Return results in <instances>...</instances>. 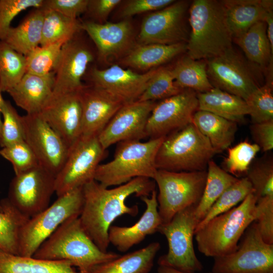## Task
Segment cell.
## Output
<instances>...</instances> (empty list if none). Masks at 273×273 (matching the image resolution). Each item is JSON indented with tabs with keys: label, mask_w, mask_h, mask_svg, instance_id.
I'll list each match as a JSON object with an SVG mask.
<instances>
[{
	"label": "cell",
	"mask_w": 273,
	"mask_h": 273,
	"mask_svg": "<svg viewBox=\"0 0 273 273\" xmlns=\"http://www.w3.org/2000/svg\"><path fill=\"white\" fill-rule=\"evenodd\" d=\"M44 0H0V41L3 40L14 18L27 9L40 8Z\"/></svg>",
	"instance_id": "cell-46"
},
{
	"label": "cell",
	"mask_w": 273,
	"mask_h": 273,
	"mask_svg": "<svg viewBox=\"0 0 273 273\" xmlns=\"http://www.w3.org/2000/svg\"><path fill=\"white\" fill-rule=\"evenodd\" d=\"M0 209H1V206H0Z\"/></svg>",
	"instance_id": "cell-55"
},
{
	"label": "cell",
	"mask_w": 273,
	"mask_h": 273,
	"mask_svg": "<svg viewBox=\"0 0 273 273\" xmlns=\"http://www.w3.org/2000/svg\"><path fill=\"white\" fill-rule=\"evenodd\" d=\"M246 177L251 183L256 199L273 196V162L272 159L260 160L250 166Z\"/></svg>",
	"instance_id": "cell-44"
},
{
	"label": "cell",
	"mask_w": 273,
	"mask_h": 273,
	"mask_svg": "<svg viewBox=\"0 0 273 273\" xmlns=\"http://www.w3.org/2000/svg\"><path fill=\"white\" fill-rule=\"evenodd\" d=\"M39 114L69 147L81 135L82 106L79 91L53 93Z\"/></svg>",
	"instance_id": "cell-20"
},
{
	"label": "cell",
	"mask_w": 273,
	"mask_h": 273,
	"mask_svg": "<svg viewBox=\"0 0 273 273\" xmlns=\"http://www.w3.org/2000/svg\"><path fill=\"white\" fill-rule=\"evenodd\" d=\"M253 193L252 186L246 176L239 178L216 200L205 217L196 226L195 232L204 226L210 219L235 207L249 194Z\"/></svg>",
	"instance_id": "cell-38"
},
{
	"label": "cell",
	"mask_w": 273,
	"mask_h": 273,
	"mask_svg": "<svg viewBox=\"0 0 273 273\" xmlns=\"http://www.w3.org/2000/svg\"><path fill=\"white\" fill-rule=\"evenodd\" d=\"M208 273H212V272H208Z\"/></svg>",
	"instance_id": "cell-54"
},
{
	"label": "cell",
	"mask_w": 273,
	"mask_h": 273,
	"mask_svg": "<svg viewBox=\"0 0 273 273\" xmlns=\"http://www.w3.org/2000/svg\"><path fill=\"white\" fill-rule=\"evenodd\" d=\"M157 273H187L174 268L164 265H159Z\"/></svg>",
	"instance_id": "cell-52"
},
{
	"label": "cell",
	"mask_w": 273,
	"mask_h": 273,
	"mask_svg": "<svg viewBox=\"0 0 273 273\" xmlns=\"http://www.w3.org/2000/svg\"><path fill=\"white\" fill-rule=\"evenodd\" d=\"M190 5L187 1H175L167 7L146 15L137 37L138 44L187 43L189 31L186 15Z\"/></svg>",
	"instance_id": "cell-14"
},
{
	"label": "cell",
	"mask_w": 273,
	"mask_h": 273,
	"mask_svg": "<svg viewBox=\"0 0 273 273\" xmlns=\"http://www.w3.org/2000/svg\"><path fill=\"white\" fill-rule=\"evenodd\" d=\"M197 93L184 89L178 94L156 103L147 121L146 136L165 137L192 123L198 110Z\"/></svg>",
	"instance_id": "cell-15"
},
{
	"label": "cell",
	"mask_w": 273,
	"mask_h": 273,
	"mask_svg": "<svg viewBox=\"0 0 273 273\" xmlns=\"http://www.w3.org/2000/svg\"><path fill=\"white\" fill-rule=\"evenodd\" d=\"M154 101H136L124 104L98 136L105 150L116 143L140 140L146 136L149 117L156 105Z\"/></svg>",
	"instance_id": "cell-19"
},
{
	"label": "cell",
	"mask_w": 273,
	"mask_h": 273,
	"mask_svg": "<svg viewBox=\"0 0 273 273\" xmlns=\"http://www.w3.org/2000/svg\"><path fill=\"white\" fill-rule=\"evenodd\" d=\"M82 187L62 196L46 209L29 218L19 237V255L33 257L40 246L66 220L79 217L83 206Z\"/></svg>",
	"instance_id": "cell-7"
},
{
	"label": "cell",
	"mask_w": 273,
	"mask_h": 273,
	"mask_svg": "<svg viewBox=\"0 0 273 273\" xmlns=\"http://www.w3.org/2000/svg\"><path fill=\"white\" fill-rule=\"evenodd\" d=\"M121 3V0H88L84 14L90 18L87 21L104 23L111 12Z\"/></svg>",
	"instance_id": "cell-49"
},
{
	"label": "cell",
	"mask_w": 273,
	"mask_h": 273,
	"mask_svg": "<svg viewBox=\"0 0 273 273\" xmlns=\"http://www.w3.org/2000/svg\"><path fill=\"white\" fill-rule=\"evenodd\" d=\"M120 255L101 251L82 228L79 217L62 223L37 249L33 257L50 261L67 260L78 273H89L96 266Z\"/></svg>",
	"instance_id": "cell-3"
},
{
	"label": "cell",
	"mask_w": 273,
	"mask_h": 273,
	"mask_svg": "<svg viewBox=\"0 0 273 273\" xmlns=\"http://www.w3.org/2000/svg\"><path fill=\"white\" fill-rule=\"evenodd\" d=\"M198 110L210 112L229 120L242 122L249 111L241 98L213 87L209 92L197 93Z\"/></svg>",
	"instance_id": "cell-28"
},
{
	"label": "cell",
	"mask_w": 273,
	"mask_h": 273,
	"mask_svg": "<svg viewBox=\"0 0 273 273\" xmlns=\"http://www.w3.org/2000/svg\"><path fill=\"white\" fill-rule=\"evenodd\" d=\"M256 197L251 193L239 205L213 217L195 232L199 251L213 258L235 251L244 232L256 220Z\"/></svg>",
	"instance_id": "cell-4"
},
{
	"label": "cell",
	"mask_w": 273,
	"mask_h": 273,
	"mask_svg": "<svg viewBox=\"0 0 273 273\" xmlns=\"http://www.w3.org/2000/svg\"><path fill=\"white\" fill-rule=\"evenodd\" d=\"M0 249L19 255L21 230L29 218L5 198L0 200Z\"/></svg>",
	"instance_id": "cell-35"
},
{
	"label": "cell",
	"mask_w": 273,
	"mask_h": 273,
	"mask_svg": "<svg viewBox=\"0 0 273 273\" xmlns=\"http://www.w3.org/2000/svg\"><path fill=\"white\" fill-rule=\"evenodd\" d=\"M79 94L82 106L81 135L98 136L124 104L88 84H85Z\"/></svg>",
	"instance_id": "cell-22"
},
{
	"label": "cell",
	"mask_w": 273,
	"mask_h": 273,
	"mask_svg": "<svg viewBox=\"0 0 273 273\" xmlns=\"http://www.w3.org/2000/svg\"><path fill=\"white\" fill-rule=\"evenodd\" d=\"M155 186L153 179L139 177L112 189L95 179L82 187L83 204L79 219L84 231L101 251L107 252L108 232L113 221L122 215L135 216L139 213L138 205L128 206L126 199L132 195L140 198L150 196Z\"/></svg>",
	"instance_id": "cell-1"
},
{
	"label": "cell",
	"mask_w": 273,
	"mask_h": 273,
	"mask_svg": "<svg viewBox=\"0 0 273 273\" xmlns=\"http://www.w3.org/2000/svg\"><path fill=\"white\" fill-rule=\"evenodd\" d=\"M171 70L175 85L182 89L204 93L214 87L207 74L206 60H194L186 55L176 62Z\"/></svg>",
	"instance_id": "cell-33"
},
{
	"label": "cell",
	"mask_w": 273,
	"mask_h": 273,
	"mask_svg": "<svg viewBox=\"0 0 273 273\" xmlns=\"http://www.w3.org/2000/svg\"><path fill=\"white\" fill-rule=\"evenodd\" d=\"M192 123L217 153L230 148L237 130V123L204 110L196 112Z\"/></svg>",
	"instance_id": "cell-30"
},
{
	"label": "cell",
	"mask_w": 273,
	"mask_h": 273,
	"mask_svg": "<svg viewBox=\"0 0 273 273\" xmlns=\"http://www.w3.org/2000/svg\"><path fill=\"white\" fill-rule=\"evenodd\" d=\"M88 0H44L41 8L58 12L66 17L77 19L86 11Z\"/></svg>",
	"instance_id": "cell-48"
},
{
	"label": "cell",
	"mask_w": 273,
	"mask_h": 273,
	"mask_svg": "<svg viewBox=\"0 0 273 273\" xmlns=\"http://www.w3.org/2000/svg\"><path fill=\"white\" fill-rule=\"evenodd\" d=\"M188 13L190 31L186 52L190 58L207 60L233 47L221 1L194 0Z\"/></svg>",
	"instance_id": "cell-2"
},
{
	"label": "cell",
	"mask_w": 273,
	"mask_h": 273,
	"mask_svg": "<svg viewBox=\"0 0 273 273\" xmlns=\"http://www.w3.org/2000/svg\"><path fill=\"white\" fill-rule=\"evenodd\" d=\"M3 98L2 96L1 95V91L0 90V146H2V120L1 118V104L2 101L3 100Z\"/></svg>",
	"instance_id": "cell-53"
},
{
	"label": "cell",
	"mask_w": 273,
	"mask_h": 273,
	"mask_svg": "<svg viewBox=\"0 0 273 273\" xmlns=\"http://www.w3.org/2000/svg\"><path fill=\"white\" fill-rule=\"evenodd\" d=\"M65 42L38 46L26 57V73L44 75L54 71Z\"/></svg>",
	"instance_id": "cell-39"
},
{
	"label": "cell",
	"mask_w": 273,
	"mask_h": 273,
	"mask_svg": "<svg viewBox=\"0 0 273 273\" xmlns=\"http://www.w3.org/2000/svg\"><path fill=\"white\" fill-rule=\"evenodd\" d=\"M43 19L40 46L70 40L80 33L81 22L58 12L46 11Z\"/></svg>",
	"instance_id": "cell-36"
},
{
	"label": "cell",
	"mask_w": 273,
	"mask_h": 273,
	"mask_svg": "<svg viewBox=\"0 0 273 273\" xmlns=\"http://www.w3.org/2000/svg\"><path fill=\"white\" fill-rule=\"evenodd\" d=\"M157 69L139 74L117 64L104 69L93 67L88 71V85L105 92L125 104L138 100Z\"/></svg>",
	"instance_id": "cell-18"
},
{
	"label": "cell",
	"mask_w": 273,
	"mask_h": 273,
	"mask_svg": "<svg viewBox=\"0 0 273 273\" xmlns=\"http://www.w3.org/2000/svg\"><path fill=\"white\" fill-rule=\"evenodd\" d=\"M161 246L157 242L95 266L89 273H149Z\"/></svg>",
	"instance_id": "cell-29"
},
{
	"label": "cell",
	"mask_w": 273,
	"mask_h": 273,
	"mask_svg": "<svg viewBox=\"0 0 273 273\" xmlns=\"http://www.w3.org/2000/svg\"><path fill=\"white\" fill-rule=\"evenodd\" d=\"M246 102L253 123L273 120L272 81L266 80Z\"/></svg>",
	"instance_id": "cell-41"
},
{
	"label": "cell",
	"mask_w": 273,
	"mask_h": 273,
	"mask_svg": "<svg viewBox=\"0 0 273 273\" xmlns=\"http://www.w3.org/2000/svg\"><path fill=\"white\" fill-rule=\"evenodd\" d=\"M79 34L62 47L54 70L53 94L79 92L85 85L82 79L94 60V55L87 43L79 36Z\"/></svg>",
	"instance_id": "cell-17"
},
{
	"label": "cell",
	"mask_w": 273,
	"mask_h": 273,
	"mask_svg": "<svg viewBox=\"0 0 273 273\" xmlns=\"http://www.w3.org/2000/svg\"><path fill=\"white\" fill-rule=\"evenodd\" d=\"M207 170L173 172L158 169V210L162 224L169 222L179 211L199 202L205 185Z\"/></svg>",
	"instance_id": "cell-8"
},
{
	"label": "cell",
	"mask_w": 273,
	"mask_h": 273,
	"mask_svg": "<svg viewBox=\"0 0 273 273\" xmlns=\"http://www.w3.org/2000/svg\"><path fill=\"white\" fill-rule=\"evenodd\" d=\"M238 179V177L220 167L212 160L209 161L203 193L194 211V216L198 223L205 217L222 193Z\"/></svg>",
	"instance_id": "cell-34"
},
{
	"label": "cell",
	"mask_w": 273,
	"mask_h": 273,
	"mask_svg": "<svg viewBox=\"0 0 273 273\" xmlns=\"http://www.w3.org/2000/svg\"><path fill=\"white\" fill-rule=\"evenodd\" d=\"M196 207L192 206L179 211L169 222L160 226L158 232L165 237L168 249L166 254L159 258V265L187 273H196L203 269L193 245L195 231L198 224L194 216Z\"/></svg>",
	"instance_id": "cell-9"
},
{
	"label": "cell",
	"mask_w": 273,
	"mask_h": 273,
	"mask_svg": "<svg viewBox=\"0 0 273 273\" xmlns=\"http://www.w3.org/2000/svg\"><path fill=\"white\" fill-rule=\"evenodd\" d=\"M24 141L38 164L55 176L62 168L69 147L39 113L22 116Z\"/></svg>",
	"instance_id": "cell-16"
},
{
	"label": "cell",
	"mask_w": 273,
	"mask_h": 273,
	"mask_svg": "<svg viewBox=\"0 0 273 273\" xmlns=\"http://www.w3.org/2000/svg\"><path fill=\"white\" fill-rule=\"evenodd\" d=\"M237 249L214 258L212 273H273V244L263 240L256 222L244 232Z\"/></svg>",
	"instance_id": "cell-11"
},
{
	"label": "cell",
	"mask_w": 273,
	"mask_h": 273,
	"mask_svg": "<svg viewBox=\"0 0 273 273\" xmlns=\"http://www.w3.org/2000/svg\"><path fill=\"white\" fill-rule=\"evenodd\" d=\"M207 72L214 87L239 97L245 101L261 85L252 64L232 47L206 60Z\"/></svg>",
	"instance_id": "cell-12"
},
{
	"label": "cell",
	"mask_w": 273,
	"mask_h": 273,
	"mask_svg": "<svg viewBox=\"0 0 273 273\" xmlns=\"http://www.w3.org/2000/svg\"><path fill=\"white\" fill-rule=\"evenodd\" d=\"M0 155L12 164L15 175L39 165L34 153L25 141L2 148Z\"/></svg>",
	"instance_id": "cell-45"
},
{
	"label": "cell",
	"mask_w": 273,
	"mask_h": 273,
	"mask_svg": "<svg viewBox=\"0 0 273 273\" xmlns=\"http://www.w3.org/2000/svg\"><path fill=\"white\" fill-rule=\"evenodd\" d=\"M106 150L98 136L80 135L69 147L66 160L56 176L57 196H62L94 180Z\"/></svg>",
	"instance_id": "cell-10"
},
{
	"label": "cell",
	"mask_w": 273,
	"mask_h": 273,
	"mask_svg": "<svg viewBox=\"0 0 273 273\" xmlns=\"http://www.w3.org/2000/svg\"><path fill=\"white\" fill-rule=\"evenodd\" d=\"M250 132L255 144L263 152L273 148V120L260 123H253Z\"/></svg>",
	"instance_id": "cell-50"
},
{
	"label": "cell",
	"mask_w": 273,
	"mask_h": 273,
	"mask_svg": "<svg viewBox=\"0 0 273 273\" xmlns=\"http://www.w3.org/2000/svg\"><path fill=\"white\" fill-rule=\"evenodd\" d=\"M55 73L44 75L26 73L8 93L27 114L39 113L53 95Z\"/></svg>",
	"instance_id": "cell-24"
},
{
	"label": "cell",
	"mask_w": 273,
	"mask_h": 273,
	"mask_svg": "<svg viewBox=\"0 0 273 273\" xmlns=\"http://www.w3.org/2000/svg\"><path fill=\"white\" fill-rule=\"evenodd\" d=\"M165 137L145 142L127 140L118 143L113 159L98 166L94 179L106 188L123 185L135 177L153 179L158 170L156 155Z\"/></svg>",
	"instance_id": "cell-5"
},
{
	"label": "cell",
	"mask_w": 273,
	"mask_h": 273,
	"mask_svg": "<svg viewBox=\"0 0 273 273\" xmlns=\"http://www.w3.org/2000/svg\"><path fill=\"white\" fill-rule=\"evenodd\" d=\"M216 153L208 139L191 123L164 138L155 165L157 169L169 171H204Z\"/></svg>",
	"instance_id": "cell-6"
},
{
	"label": "cell",
	"mask_w": 273,
	"mask_h": 273,
	"mask_svg": "<svg viewBox=\"0 0 273 273\" xmlns=\"http://www.w3.org/2000/svg\"><path fill=\"white\" fill-rule=\"evenodd\" d=\"M186 52V43L173 44H147L135 46L119 60L124 66L142 70H150Z\"/></svg>",
	"instance_id": "cell-26"
},
{
	"label": "cell",
	"mask_w": 273,
	"mask_h": 273,
	"mask_svg": "<svg viewBox=\"0 0 273 273\" xmlns=\"http://www.w3.org/2000/svg\"><path fill=\"white\" fill-rule=\"evenodd\" d=\"M271 0H223L226 22L233 39L240 36L257 22L264 21L273 11Z\"/></svg>",
	"instance_id": "cell-25"
},
{
	"label": "cell",
	"mask_w": 273,
	"mask_h": 273,
	"mask_svg": "<svg viewBox=\"0 0 273 273\" xmlns=\"http://www.w3.org/2000/svg\"><path fill=\"white\" fill-rule=\"evenodd\" d=\"M1 114L3 118L1 147L24 141L22 116L19 115L10 101L3 99Z\"/></svg>",
	"instance_id": "cell-43"
},
{
	"label": "cell",
	"mask_w": 273,
	"mask_h": 273,
	"mask_svg": "<svg viewBox=\"0 0 273 273\" xmlns=\"http://www.w3.org/2000/svg\"><path fill=\"white\" fill-rule=\"evenodd\" d=\"M0 273H78L67 260L50 261L26 257L0 249Z\"/></svg>",
	"instance_id": "cell-31"
},
{
	"label": "cell",
	"mask_w": 273,
	"mask_h": 273,
	"mask_svg": "<svg viewBox=\"0 0 273 273\" xmlns=\"http://www.w3.org/2000/svg\"><path fill=\"white\" fill-rule=\"evenodd\" d=\"M183 90L175 85L171 68L158 67L137 101L156 102L176 95Z\"/></svg>",
	"instance_id": "cell-40"
},
{
	"label": "cell",
	"mask_w": 273,
	"mask_h": 273,
	"mask_svg": "<svg viewBox=\"0 0 273 273\" xmlns=\"http://www.w3.org/2000/svg\"><path fill=\"white\" fill-rule=\"evenodd\" d=\"M157 193L154 190L149 197L141 199L146 208L139 220L130 226L111 225L108 232L110 244L118 251L125 252L134 245L140 243L148 235L158 232L162 221L158 210Z\"/></svg>",
	"instance_id": "cell-23"
},
{
	"label": "cell",
	"mask_w": 273,
	"mask_h": 273,
	"mask_svg": "<svg viewBox=\"0 0 273 273\" xmlns=\"http://www.w3.org/2000/svg\"><path fill=\"white\" fill-rule=\"evenodd\" d=\"M26 73V57L0 41V90L8 93Z\"/></svg>",
	"instance_id": "cell-37"
},
{
	"label": "cell",
	"mask_w": 273,
	"mask_h": 273,
	"mask_svg": "<svg viewBox=\"0 0 273 273\" xmlns=\"http://www.w3.org/2000/svg\"><path fill=\"white\" fill-rule=\"evenodd\" d=\"M45 10L33 9L16 27L8 30L3 41L26 56L40 46Z\"/></svg>",
	"instance_id": "cell-27"
},
{
	"label": "cell",
	"mask_w": 273,
	"mask_h": 273,
	"mask_svg": "<svg viewBox=\"0 0 273 273\" xmlns=\"http://www.w3.org/2000/svg\"><path fill=\"white\" fill-rule=\"evenodd\" d=\"M260 150L257 145L246 141L229 148L227 157L223 161V169L233 175L246 173Z\"/></svg>",
	"instance_id": "cell-42"
},
{
	"label": "cell",
	"mask_w": 273,
	"mask_h": 273,
	"mask_svg": "<svg viewBox=\"0 0 273 273\" xmlns=\"http://www.w3.org/2000/svg\"><path fill=\"white\" fill-rule=\"evenodd\" d=\"M266 25V32L271 49L273 50V11L269 12L264 21Z\"/></svg>",
	"instance_id": "cell-51"
},
{
	"label": "cell",
	"mask_w": 273,
	"mask_h": 273,
	"mask_svg": "<svg viewBox=\"0 0 273 273\" xmlns=\"http://www.w3.org/2000/svg\"><path fill=\"white\" fill-rule=\"evenodd\" d=\"M56 176L37 166L18 174L11 180L9 199L23 214L30 218L46 209L55 191Z\"/></svg>",
	"instance_id": "cell-13"
},
{
	"label": "cell",
	"mask_w": 273,
	"mask_h": 273,
	"mask_svg": "<svg viewBox=\"0 0 273 273\" xmlns=\"http://www.w3.org/2000/svg\"><path fill=\"white\" fill-rule=\"evenodd\" d=\"M81 28L96 45L99 60L105 63L110 59L121 60L136 44L129 20L102 24L85 20L81 22Z\"/></svg>",
	"instance_id": "cell-21"
},
{
	"label": "cell",
	"mask_w": 273,
	"mask_h": 273,
	"mask_svg": "<svg viewBox=\"0 0 273 273\" xmlns=\"http://www.w3.org/2000/svg\"><path fill=\"white\" fill-rule=\"evenodd\" d=\"M174 2L173 0L126 1L121 7L118 15L122 20H128L135 15L160 10Z\"/></svg>",
	"instance_id": "cell-47"
},
{
	"label": "cell",
	"mask_w": 273,
	"mask_h": 273,
	"mask_svg": "<svg viewBox=\"0 0 273 273\" xmlns=\"http://www.w3.org/2000/svg\"><path fill=\"white\" fill-rule=\"evenodd\" d=\"M248 61L262 71L272 61L273 50L268 39L264 21L257 22L239 37L233 39Z\"/></svg>",
	"instance_id": "cell-32"
}]
</instances>
